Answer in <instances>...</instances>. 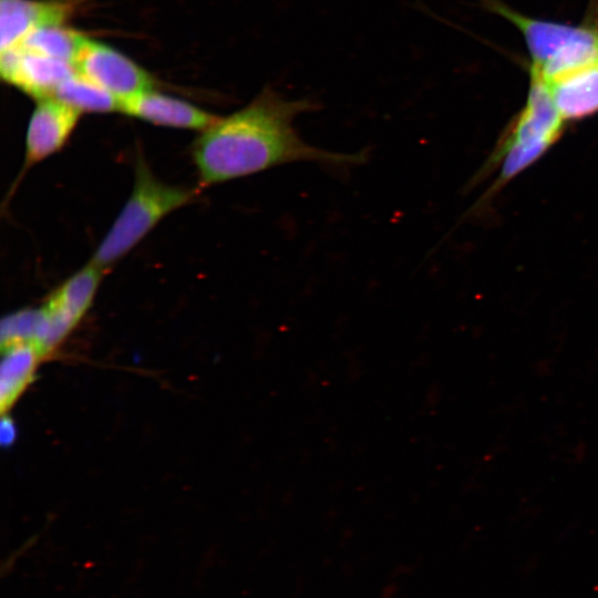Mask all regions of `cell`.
Segmentation results:
<instances>
[{"instance_id":"3957f363","label":"cell","mask_w":598,"mask_h":598,"mask_svg":"<svg viewBox=\"0 0 598 598\" xmlns=\"http://www.w3.org/2000/svg\"><path fill=\"white\" fill-rule=\"evenodd\" d=\"M486 3L520 31L532 58L530 72L546 83L598 62V29L530 18L497 0Z\"/></svg>"},{"instance_id":"ba28073f","label":"cell","mask_w":598,"mask_h":598,"mask_svg":"<svg viewBox=\"0 0 598 598\" xmlns=\"http://www.w3.org/2000/svg\"><path fill=\"white\" fill-rule=\"evenodd\" d=\"M121 112L161 126L199 131L206 130L219 117L154 89L124 101Z\"/></svg>"},{"instance_id":"8992f818","label":"cell","mask_w":598,"mask_h":598,"mask_svg":"<svg viewBox=\"0 0 598 598\" xmlns=\"http://www.w3.org/2000/svg\"><path fill=\"white\" fill-rule=\"evenodd\" d=\"M0 72L6 82L39 101L53 97L59 85L76 70L65 61L14 47L1 51Z\"/></svg>"},{"instance_id":"9c48e42d","label":"cell","mask_w":598,"mask_h":598,"mask_svg":"<svg viewBox=\"0 0 598 598\" xmlns=\"http://www.w3.org/2000/svg\"><path fill=\"white\" fill-rule=\"evenodd\" d=\"M71 7L59 0H0V49H11L32 31L64 24Z\"/></svg>"},{"instance_id":"7a4b0ae2","label":"cell","mask_w":598,"mask_h":598,"mask_svg":"<svg viewBox=\"0 0 598 598\" xmlns=\"http://www.w3.org/2000/svg\"><path fill=\"white\" fill-rule=\"evenodd\" d=\"M133 190L102 238L91 262L105 272L132 250L165 216L192 202L196 189L159 181L138 153Z\"/></svg>"},{"instance_id":"5b68a950","label":"cell","mask_w":598,"mask_h":598,"mask_svg":"<svg viewBox=\"0 0 598 598\" xmlns=\"http://www.w3.org/2000/svg\"><path fill=\"white\" fill-rule=\"evenodd\" d=\"M75 70L124 101L153 90L150 73L117 50L85 38L74 61Z\"/></svg>"},{"instance_id":"4fadbf2b","label":"cell","mask_w":598,"mask_h":598,"mask_svg":"<svg viewBox=\"0 0 598 598\" xmlns=\"http://www.w3.org/2000/svg\"><path fill=\"white\" fill-rule=\"evenodd\" d=\"M86 37L64 24L42 27L29 33L17 47L74 65Z\"/></svg>"},{"instance_id":"277c9868","label":"cell","mask_w":598,"mask_h":598,"mask_svg":"<svg viewBox=\"0 0 598 598\" xmlns=\"http://www.w3.org/2000/svg\"><path fill=\"white\" fill-rule=\"evenodd\" d=\"M105 271L91 261L66 279L43 305L44 329L39 351L49 354L89 310Z\"/></svg>"},{"instance_id":"6da1fadb","label":"cell","mask_w":598,"mask_h":598,"mask_svg":"<svg viewBox=\"0 0 598 598\" xmlns=\"http://www.w3.org/2000/svg\"><path fill=\"white\" fill-rule=\"evenodd\" d=\"M316 105L264 89L250 103L204 130L193 146L203 185H215L291 163L350 167L365 162L364 152L342 153L305 141L297 117Z\"/></svg>"},{"instance_id":"30bf717a","label":"cell","mask_w":598,"mask_h":598,"mask_svg":"<svg viewBox=\"0 0 598 598\" xmlns=\"http://www.w3.org/2000/svg\"><path fill=\"white\" fill-rule=\"evenodd\" d=\"M547 84L564 120H578L598 112V62Z\"/></svg>"},{"instance_id":"52a82bcc","label":"cell","mask_w":598,"mask_h":598,"mask_svg":"<svg viewBox=\"0 0 598 598\" xmlns=\"http://www.w3.org/2000/svg\"><path fill=\"white\" fill-rule=\"evenodd\" d=\"M81 114L54 97L39 100L27 128L23 172L60 151Z\"/></svg>"},{"instance_id":"5bb4252c","label":"cell","mask_w":598,"mask_h":598,"mask_svg":"<svg viewBox=\"0 0 598 598\" xmlns=\"http://www.w3.org/2000/svg\"><path fill=\"white\" fill-rule=\"evenodd\" d=\"M44 328L43 308L18 310L1 321V348L20 343H32L39 347Z\"/></svg>"},{"instance_id":"9a60e30c","label":"cell","mask_w":598,"mask_h":598,"mask_svg":"<svg viewBox=\"0 0 598 598\" xmlns=\"http://www.w3.org/2000/svg\"><path fill=\"white\" fill-rule=\"evenodd\" d=\"M17 437V430L13 421L7 415L2 416L0 426V441L3 446L11 445Z\"/></svg>"},{"instance_id":"7c38bea8","label":"cell","mask_w":598,"mask_h":598,"mask_svg":"<svg viewBox=\"0 0 598 598\" xmlns=\"http://www.w3.org/2000/svg\"><path fill=\"white\" fill-rule=\"evenodd\" d=\"M53 97L80 113L121 112V102L113 94L78 71L59 85Z\"/></svg>"},{"instance_id":"8fae6325","label":"cell","mask_w":598,"mask_h":598,"mask_svg":"<svg viewBox=\"0 0 598 598\" xmlns=\"http://www.w3.org/2000/svg\"><path fill=\"white\" fill-rule=\"evenodd\" d=\"M0 369V408L4 414L14 404L33 379L42 357L32 343H20L2 350Z\"/></svg>"}]
</instances>
